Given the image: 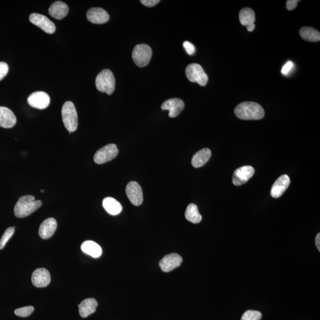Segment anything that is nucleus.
Listing matches in <instances>:
<instances>
[{"label":"nucleus","mask_w":320,"mask_h":320,"mask_svg":"<svg viewBox=\"0 0 320 320\" xmlns=\"http://www.w3.org/2000/svg\"><path fill=\"white\" fill-rule=\"evenodd\" d=\"M160 2L159 0H142L141 2L147 7H153Z\"/></svg>","instance_id":"473e14b6"},{"label":"nucleus","mask_w":320,"mask_h":320,"mask_svg":"<svg viewBox=\"0 0 320 320\" xmlns=\"http://www.w3.org/2000/svg\"><path fill=\"white\" fill-rule=\"evenodd\" d=\"M185 108L183 101L177 98L168 99L162 104L161 109L169 111V117L171 118H176L182 112Z\"/></svg>","instance_id":"ddd939ff"},{"label":"nucleus","mask_w":320,"mask_h":320,"mask_svg":"<svg viewBox=\"0 0 320 320\" xmlns=\"http://www.w3.org/2000/svg\"><path fill=\"white\" fill-rule=\"evenodd\" d=\"M89 22L94 24H103L108 22L109 15L106 10L101 8H91L87 13Z\"/></svg>","instance_id":"f3484780"},{"label":"nucleus","mask_w":320,"mask_h":320,"mask_svg":"<svg viewBox=\"0 0 320 320\" xmlns=\"http://www.w3.org/2000/svg\"><path fill=\"white\" fill-rule=\"evenodd\" d=\"M262 314L259 311L248 310L243 314L241 320H260Z\"/></svg>","instance_id":"bb28decb"},{"label":"nucleus","mask_w":320,"mask_h":320,"mask_svg":"<svg viewBox=\"0 0 320 320\" xmlns=\"http://www.w3.org/2000/svg\"><path fill=\"white\" fill-rule=\"evenodd\" d=\"M126 194L130 202L135 206H139L143 201L142 188L136 182H130L126 186Z\"/></svg>","instance_id":"9b49d317"},{"label":"nucleus","mask_w":320,"mask_h":320,"mask_svg":"<svg viewBox=\"0 0 320 320\" xmlns=\"http://www.w3.org/2000/svg\"><path fill=\"white\" fill-rule=\"evenodd\" d=\"M81 250L84 253L94 258L99 257L102 254V249L100 246L93 241H85L81 246Z\"/></svg>","instance_id":"b1692460"},{"label":"nucleus","mask_w":320,"mask_h":320,"mask_svg":"<svg viewBox=\"0 0 320 320\" xmlns=\"http://www.w3.org/2000/svg\"><path fill=\"white\" fill-rule=\"evenodd\" d=\"M183 47H185L186 51L190 55H194L195 53V47L191 42L188 41H186L183 43Z\"/></svg>","instance_id":"7c9ffc66"},{"label":"nucleus","mask_w":320,"mask_h":320,"mask_svg":"<svg viewBox=\"0 0 320 320\" xmlns=\"http://www.w3.org/2000/svg\"><path fill=\"white\" fill-rule=\"evenodd\" d=\"M293 66H294V65H293L292 61L287 62L285 65H283L282 69H281V73L283 75H287L290 72V71L293 69Z\"/></svg>","instance_id":"2f4dec72"},{"label":"nucleus","mask_w":320,"mask_h":320,"mask_svg":"<svg viewBox=\"0 0 320 320\" xmlns=\"http://www.w3.org/2000/svg\"><path fill=\"white\" fill-rule=\"evenodd\" d=\"M115 83L114 74L108 69L101 71L96 77V88L102 93L111 95L115 91Z\"/></svg>","instance_id":"20e7f679"},{"label":"nucleus","mask_w":320,"mask_h":320,"mask_svg":"<svg viewBox=\"0 0 320 320\" xmlns=\"http://www.w3.org/2000/svg\"><path fill=\"white\" fill-rule=\"evenodd\" d=\"M29 20L30 22L39 27L47 34H52L55 32V24L44 15L33 13L30 16Z\"/></svg>","instance_id":"6e6552de"},{"label":"nucleus","mask_w":320,"mask_h":320,"mask_svg":"<svg viewBox=\"0 0 320 320\" xmlns=\"http://www.w3.org/2000/svg\"><path fill=\"white\" fill-rule=\"evenodd\" d=\"M17 119L14 113L6 107H0V126L11 128L16 124Z\"/></svg>","instance_id":"6ab92c4d"},{"label":"nucleus","mask_w":320,"mask_h":320,"mask_svg":"<svg viewBox=\"0 0 320 320\" xmlns=\"http://www.w3.org/2000/svg\"><path fill=\"white\" fill-rule=\"evenodd\" d=\"M254 169L252 166L245 165L236 169L233 176V183L235 186H241L253 177Z\"/></svg>","instance_id":"1a4fd4ad"},{"label":"nucleus","mask_w":320,"mask_h":320,"mask_svg":"<svg viewBox=\"0 0 320 320\" xmlns=\"http://www.w3.org/2000/svg\"><path fill=\"white\" fill-rule=\"evenodd\" d=\"M34 311V307L28 306L18 308V309L14 311V314L17 316L26 317L31 315Z\"/></svg>","instance_id":"c85d7f7f"},{"label":"nucleus","mask_w":320,"mask_h":320,"mask_svg":"<svg viewBox=\"0 0 320 320\" xmlns=\"http://www.w3.org/2000/svg\"><path fill=\"white\" fill-rule=\"evenodd\" d=\"M56 228H57V222L56 219L53 218H47L40 225L39 234L41 239L47 240L53 235Z\"/></svg>","instance_id":"a211bd4d"},{"label":"nucleus","mask_w":320,"mask_h":320,"mask_svg":"<svg viewBox=\"0 0 320 320\" xmlns=\"http://www.w3.org/2000/svg\"><path fill=\"white\" fill-rule=\"evenodd\" d=\"M234 113L240 120H260L265 117V113L259 104L251 102H245L236 106Z\"/></svg>","instance_id":"f257e3e1"},{"label":"nucleus","mask_w":320,"mask_h":320,"mask_svg":"<svg viewBox=\"0 0 320 320\" xmlns=\"http://www.w3.org/2000/svg\"><path fill=\"white\" fill-rule=\"evenodd\" d=\"M299 34L303 40L311 42H317L320 40V32L310 27H304L301 28L299 31Z\"/></svg>","instance_id":"393cba45"},{"label":"nucleus","mask_w":320,"mask_h":320,"mask_svg":"<svg viewBox=\"0 0 320 320\" xmlns=\"http://www.w3.org/2000/svg\"><path fill=\"white\" fill-rule=\"evenodd\" d=\"M62 120L70 133L75 132L78 126V115L75 105L70 101L65 102L62 108Z\"/></svg>","instance_id":"7ed1b4c3"},{"label":"nucleus","mask_w":320,"mask_h":320,"mask_svg":"<svg viewBox=\"0 0 320 320\" xmlns=\"http://www.w3.org/2000/svg\"><path fill=\"white\" fill-rule=\"evenodd\" d=\"M97 305V302L94 298L84 299L79 305L80 315L86 318L96 311Z\"/></svg>","instance_id":"412c9836"},{"label":"nucleus","mask_w":320,"mask_h":320,"mask_svg":"<svg viewBox=\"0 0 320 320\" xmlns=\"http://www.w3.org/2000/svg\"><path fill=\"white\" fill-rule=\"evenodd\" d=\"M49 14L57 20L64 19L69 12V7L65 2L58 1L53 2L49 8Z\"/></svg>","instance_id":"aec40b11"},{"label":"nucleus","mask_w":320,"mask_h":320,"mask_svg":"<svg viewBox=\"0 0 320 320\" xmlns=\"http://www.w3.org/2000/svg\"><path fill=\"white\" fill-rule=\"evenodd\" d=\"M320 234H317L316 238V244L317 248H318L319 251L320 250Z\"/></svg>","instance_id":"f704fd0d"},{"label":"nucleus","mask_w":320,"mask_h":320,"mask_svg":"<svg viewBox=\"0 0 320 320\" xmlns=\"http://www.w3.org/2000/svg\"><path fill=\"white\" fill-rule=\"evenodd\" d=\"M119 151L115 144H109L98 150L94 156V161L98 164H105L117 157Z\"/></svg>","instance_id":"0eeeda50"},{"label":"nucleus","mask_w":320,"mask_h":320,"mask_svg":"<svg viewBox=\"0 0 320 320\" xmlns=\"http://www.w3.org/2000/svg\"><path fill=\"white\" fill-rule=\"evenodd\" d=\"M32 281L37 287H46L50 282V275L47 270L44 268L36 269L32 276Z\"/></svg>","instance_id":"4468645a"},{"label":"nucleus","mask_w":320,"mask_h":320,"mask_svg":"<svg viewBox=\"0 0 320 320\" xmlns=\"http://www.w3.org/2000/svg\"><path fill=\"white\" fill-rule=\"evenodd\" d=\"M211 156V151L208 148L199 151L196 153L192 160V164L195 168H200L209 161Z\"/></svg>","instance_id":"4be33fe9"},{"label":"nucleus","mask_w":320,"mask_h":320,"mask_svg":"<svg viewBox=\"0 0 320 320\" xmlns=\"http://www.w3.org/2000/svg\"><path fill=\"white\" fill-rule=\"evenodd\" d=\"M14 228V227H9L5 231L4 234H3L1 237V240H0V250H2V249L4 247L6 243H7L8 241V240L11 238L12 236H13L15 231Z\"/></svg>","instance_id":"cd10ccee"},{"label":"nucleus","mask_w":320,"mask_h":320,"mask_svg":"<svg viewBox=\"0 0 320 320\" xmlns=\"http://www.w3.org/2000/svg\"><path fill=\"white\" fill-rule=\"evenodd\" d=\"M187 220L194 224H198L201 220V216L198 210V207L194 203L189 204L185 212Z\"/></svg>","instance_id":"a878e982"},{"label":"nucleus","mask_w":320,"mask_h":320,"mask_svg":"<svg viewBox=\"0 0 320 320\" xmlns=\"http://www.w3.org/2000/svg\"><path fill=\"white\" fill-rule=\"evenodd\" d=\"M41 193H43V192H44L43 190H41Z\"/></svg>","instance_id":"c9c22d12"},{"label":"nucleus","mask_w":320,"mask_h":320,"mask_svg":"<svg viewBox=\"0 0 320 320\" xmlns=\"http://www.w3.org/2000/svg\"><path fill=\"white\" fill-rule=\"evenodd\" d=\"M8 72V66L7 63L0 62V81L7 76Z\"/></svg>","instance_id":"c756f323"},{"label":"nucleus","mask_w":320,"mask_h":320,"mask_svg":"<svg viewBox=\"0 0 320 320\" xmlns=\"http://www.w3.org/2000/svg\"><path fill=\"white\" fill-rule=\"evenodd\" d=\"M103 206L112 215H117L122 210V206L115 199L111 197H107L103 200Z\"/></svg>","instance_id":"5701e85b"},{"label":"nucleus","mask_w":320,"mask_h":320,"mask_svg":"<svg viewBox=\"0 0 320 320\" xmlns=\"http://www.w3.org/2000/svg\"><path fill=\"white\" fill-rule=\"evenodd\" d=\"M50 99L48 94L43 91H36L28 97L29 105L38 109H44L50 105Z\"/></svg>","instance_id":"9d476101"},{"label":"nucleus","mask_w":320,"mask_h":320,"mask_svg":"<svg viewBox=\"0 0 320 320\" xmlns=\"http://www.w3.org/2000/svg\"><path fill=\"white\" fill-rule=\"evenodd\" d=\"M152 54V49L149 45L146 44H139L136 45L133 50V60L139 67H144L149 64Z\"/></svg>","instance_id":"39448f33"},{"label":"nucleus","mask_w":320,"mask_h":320,"mask_svg":"<svg viewBox=\"0 0 320 320\" xmlns=\"http://www.w3.org/2000/svg\"><path fill=\"white\" fill-rule=\"evenodd\" d=\"M41 204L40 200H35L34 196H23L19 198L14 206V215L17 218H25L40 208Z\"/></svg>","instance_id":"f03ea898"},{"label":"nucleus","mask_w":320,"mask_h":320,"mask_svg":"<svg viewBox=\"0 0 320 320\" xmlns=\"http://www.w3.org/2000/svg\"><path fill=\"white\" fill-rule=\"evenodd\" d=\"M186 75L190 81L197 82L201 86L206 85L208 81V76L198 64H189L186 68Z\"/></svg>","instance_id":"423d86ee"},{"label":"nucleus","mask_w":320,"mask_h":320,"mask_svg":"<svg viewBox=\"0 0 320 320\" xmlns=\"http://www.w3.org/2000/svg\"><path fill=\"white\" fill-rule=\"evenodd\" d=\"M290 178L287 175L283 174L275 181L271 191L274 198H279L286 191L290 185Z\"/></svg>","instance_id":"2eb2a0df"},{"label":"nucleus","mask_w":320,"mask_h":320,"mask_svg":"<svg viewBox=\"0 0 320 320\" xmlns=\"http://www.w3.org/2000/svg\"><path fill=\"white\" fill-rule=\"evenodd\" d=\"M182 262V257L179 254L171 253L163 257L159 265L163 272H169L179 267Z\"/></svg>","instance_id":"f8f14e48"},{"label":"nucleus","mask_w":320,"mask_h":320,"mask_svg":"<svg viewBox=\"0 0 320 320\" xmlns=\"http://www.w3.org/2000/svg\"><path fill=\"white\" fill-rule=\"evenodd\" d=\"M298 0H288L286 2V8L288 10H292L297 6Z\"/></svg>","instance_id":"72a5a7b5"},{"label":"nucleus","mask_w":320,"mask_h":320,"mask_svg":"<svg viewBox=\"0 0 320 320\" xmlns=\"http://www.w3.org/2000/svg\"><path fill=\"white\" fill-rule=\"evenodd\" d=\"M239 19L240 23L243 26L246 27L248 32H253L255 29L254 22L256 20L255 13L250 8H244L240 11L239 13Z\"/></svg>","instance_id":"dca6fc26"}]
</instances>
